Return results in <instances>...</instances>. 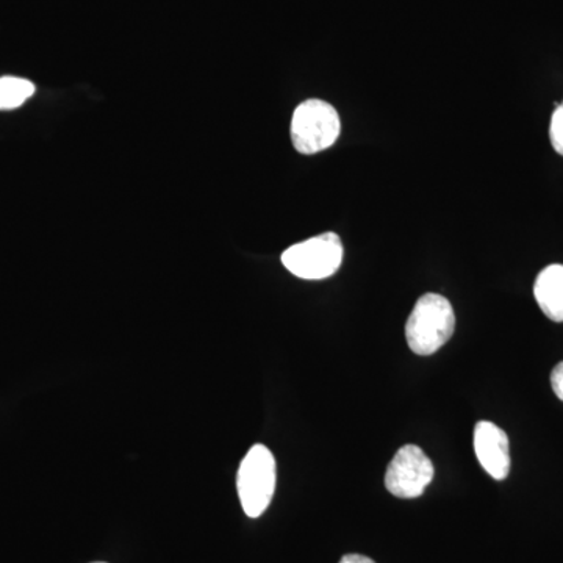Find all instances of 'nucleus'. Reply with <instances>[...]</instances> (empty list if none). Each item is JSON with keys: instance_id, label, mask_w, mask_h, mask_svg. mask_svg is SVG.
<instances>
[{"instance_id": "6e6552de", "label": "nucleus", "mask_w": 563, "mask_h": 563, "mask_svg": "<svg viewBox=\"0 0 563 563\" xmlns=\"http://www.w3.org/2000/svg\"><path fill=\"white\" fill-rule=\"evenodd\" d=\"M36 87L21 77H0V110H14L24 106L35 95Z\"/></svg>"}, {"instance_id": "f03ea898", "label": "nucleus", "mask_w": 563, "mask_h": 563, "mask_svg": "<svg viewBox=\"0 0 563 563\" xmlns=\"http://www.w3.org/2000/svg\"><path fill=\"white\" fill-rule=\"evenodd\" d=\"M276 459L265 444H254L244 455L236 476L240 501L250 518L262 517L276 492Z\"/></svg>"}, {"instance_id": "0eeeda50", "label": "nucleus", "mask_w": 563, "mask_h": 563, "mask_svg": "<svg viewBox=\"0 0 563 563\" xmlns=\"http://www.w3.org/2000/svg\"><path fill=\"white\" fill-rule=\"evenodd\" d=\"M533 296L551 321L563 322V265L547 266L537 276Z\"/></svg>"}, {"instance_id": "f257e3e1", "label": "nucleus", "mask_w": 563, "mask_h": 563, "mask_svg": "<svg viewBox=\"0 0 563 563\" xmlns=\"http://www.w3.org/2000/svg\"><path fill=\"white\" fill-rule=\"evenodd\" d=\"M453 306L442 295L428 292L418 299L406 324V340L418 355H432L454 335Z\"/></svg>"}, {"instance_id": "39448f33", "label": "nucleus", "mask_w": 563, "mask_h": 563, "mask_svg": "<svg viewBox=\"0 0 563 563\" xmlns=\"http://www.w3.org/2000/svg\"><path fill=\"white\" fill-rule=\"evenodd\" d=\"M433 470L431 459L421 448L406 444L395 454L387 473H385V487L396 498H420L429 484L432 483Z\"/></svg>"}, {"instance_id": "7ed1b4c3", "label": "nucleus", "mask_w": 563, "mask_h": 563, "mask_svg": "<svg viewBox=\"0 0 563 563\" xmlns=\"http://www.w3.org/2000/svg\"><path fill=\"white\" fill-rule=\"evenodd\" d=\"M290 132L295 150L299 154L313 155L335 144L342 132V121L331 103L309 99L296 107Z\"/></svg>"}, {"instance_id": "20e7f679", "label": "nucleus", "mask_w": 563, "mask_h": 563, "mask_svg": "<svg viewBox=\"0 0 563 563\" xmlns=\"http://www.w3.org/2000/svg\"><path fill=\"white\" fill-rule=\"evenodd\" d=\"M343 254L340 236L333 232H325L285 250L282 263L296 277L321 280L339 272Z\"/></svg>"}, {"instance_id": "9d476101", "label": "nucleus", "mask_w": 563, "mask_h": 563, "mask_svg": "<svg viewBox=\"0 0 563 563\" xmlns=\"http://www.w3.org/2000/svg\"><path fill=\"white\" fill-rule=\"evenodd\" d=\"M551 387H553L555 396L563 401V362L559 363L551 373Z\"/></svg>"}, {"instance_id": "f8f14e48", "label": "nucleus", "mask_w": 563, "mask_h": 563, "mask_svg": "<svg viewBox=\"0 0 563 563\" xmlns=\"http://www.w3.org/2000/svg\"><path fill=\"white\" fill-rule=\"evenodd\" d=\"M92 563H106V562H92Z\"/></svg>"}, {"instance_id": "9b49d317", "label": "nucleus", "mask_w": 563, "mask_h": 563, "mask_svg": "<svg viewBox=\"0 0 563 563\" xmlns=\"http://www.w3.org/2000/svg\"><path fill=\"white\" fill-rule=\"evenodd\" d=\"M339 563H376L373 559L366 558L362 554H346L343 555L342 561Z\"/></svg>"}, {"instance_id": "423d86ee", "label": "nucleus", "mask_w": 563, "mask_h": 563, "mask_svg": "<svg viewBox=\"0 0 563 563\" xmlns=\"http://www.w3.org/2000/svg\"><path fill=\"white\" fill-rule=\"evenodd\" d=\"M474 453L488 476L504 481L510 472L509 437L490 421L474 426Z\"/></svg>"}, {"instance_id": "1a4fd4ad", "label": "nucleus", "mask_w": 563, "mask_h": 563, "mask_svg": "<svg viewBox=\"0 0 563 563\" xmlns=\"http://www.w3.org/2000/svg\"><path fill=\"white\" fill-rule=\"evenodd\" d=\"M550 140L554 151L563 155V102L555 107L550 124Z\"/></svg>"}]
</instances>
